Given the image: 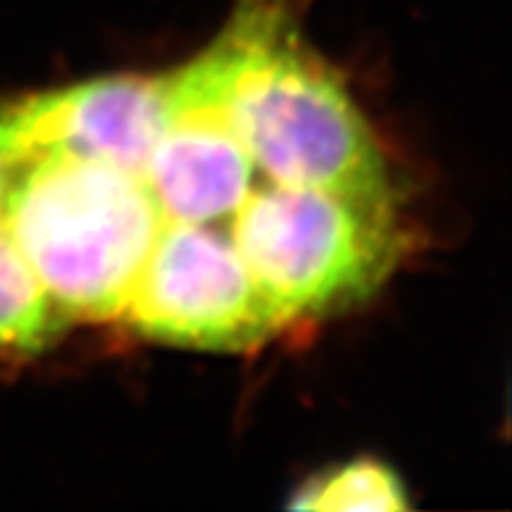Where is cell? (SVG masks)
<instances>
[{"label": "cell", "mask_w": 512, "mask_h": 512, "mask_svg": "<svg viewBox=\"0 0 512 512\" xmlns=\"http://www.w3.org/2000/svg\"><path fill=\"white\" fill-rule=\"evenodd\" d=\"M408 489L390 465L356 458L327 468L298 486L288 507L296 510H405Z\"/></svg>", "instance_id": "1"}]
</instances>
